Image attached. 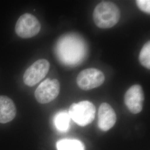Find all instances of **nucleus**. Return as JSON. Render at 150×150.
<instances>
[{
	"label": "nucleus",
	"instance_id": "11",
	"mask_svg": "<svg viewBox=\"0 0 150 150\" xmlns=\"http://www.w3.org/2000/svg\"><path fill=\"white\" fill-rule=\"evenodd\" d=\"M70 117L69 113L65 112L58 113L54 119L56 127L60 131L65 132L68 130L70 125Z\"/></svg>",
	"mask_w": 150,
	"mask_h": 150
},
{
	"label": "nucleus",
	"instance_id": "9",
	"mask_svg": "<svg viewBox=\"0 0 150 150\" xmlns=\"http://www.w3.org/2000/svg\"><path fill=\"white\" fill-rule=\"evenodd\" d=\"M17 112L16 106L10 98L0 96V123H6L13 120Z\"/></svg>",
	"mask_w": 150,
	"mask_h": 150
},
{
	"label": "nucleus",
	"instance_id": "8",
	"mask_svg": "<svg viewBox=\"0 0 150 150\" xmlns=\"http://www.w3.org/2000/svg\"><path fill=\"white\" fill-rule=\"evenodd\" d=\"M117 116L115 111L108 103H102L98 110V126L103 131H107L115 125Z\"/></svg>",
	"mask_w": 150,
	"mask_h": 150
},
{
	"label": "nucleus",
	"instance_id": "13",
	"mask_svg": "<svg viewBox=\"0 0 150 150\" xmlns=\"http://www.w3.org/2000/svg\"><path fill=\"white\" fill-rule=\"evenodd\" d=\"M136 4L141 11L147 14H150V0H137L136 1Z\"/></svg>",
	"mask_w": 150,
	"mask_h": 150
},
{
	"label": "nucleus",
	"instance_id": "10",
	"mask_svg": "<svg viewBox=\"0 0 150 150\" xmlns=\"http://www.w3.org/2000/svg\"><path fill=\"white\" fill-rule=\"evenodd\" d=\"M57 150H85L82 142L77 139H64L57 143Z\"/></svg>",
	"mask_w": 150,
	"mask_h": 150
},
{
	"label": "nucleus",
	"instance_id": "4",
	"mask_svg": "<svg viewBox=\"0 0 150 150\" xmlns=\"http://www.w3.org/2000/svg\"><path fill=\"white\" fill-rule=\"evenodd\" d=\"M105 75L101 71L95 68L82 70L76 79L77 84L83 90H90L101 86L105 81Z\"/></svg>",
	"mask_w": 150,
	"mask_h": 150
},
{
	"label": "nucleus",
	"instance_id": "6",
	"mask_svg": "<svg viewBox=\"0 0 150 150\" xmlns=\"http://www.w3.org/2000/svg\"><path fill=\"white\" fill-rule=\"evenodd\" d=\"M60 85L57 79H47L36 88L35 96L38 102L42 104L52 101L59 95Z\"/></svg>",
	"mask_w": 150,
	"mask_h": 150
},
{
	"label": "nucleus",
	"instance_id": "12",
	"mask_svg": "<svg viewBox=\"0 0 150 150\" xmlns=\"http://www.w3.org/2000/svg\"><path fill=\"white\" fill-rule=\"evenodd\" d=\"M139 61L142 66L150 70V42L147 41L143 46L139 54Z\"/></svg>",
	"mask_w": 150,
	"mask_h": 150
},
{
	"label": "nucleus",
	"instance_id": "3",
	"mask_svg": "<svg viewBox=\"0 0 150 150\" xmlns=\"http://www.w3.org/2000/svg\"><path fill=\"white\" fill-rule=\"evenodd\" d=\"M41 24L38 18L30 13L20 16L16 22L15 31L20 38H29L37 35L41 30Z\"/></svg>",
	"mask_w": 150,
	"mask_h": 150
},
{
	"label": "nucleus",
	"instance_id": "7",
	"mask_svg": "<svg viewBox=\"0 0 150 150\" xmlns=\"http://www.w3.org/2000/svg\"><path fill=\"white\" fill-rule=\"evenodd\" d=\"M145 100L144 93L142 86L134 85L131 86L125 93L124 101L129 111L134 114L141 112Z\"/></svg>",
	"mask_w": 150,
	"mask_h": 150
},
{
	"label": "nucleus",
	"instance_id": "1",
	"mask_svg": "<svg viewBox=\"0 0 150 150\" xmlns=\"http://www.w3.org/2000/svg\"><path fill=\"white\" fill-rule=\"evenodd\" d=\"M121 12L114 3L103 1L98 4L93 13V18L97 26L100 28H110L118 23Z\"/></svg>",
	"mask_w": 150,
	"mask_h": 150
},
{
	"label": "nucleus",
	"instance_id": "5",
	"mask_svg": "<svg viewBox=\"0 0 150 150\" xmlns=\"http://www.w3.org/2000/svg\"><path fill=\"white\" fill-rule=\"evenodd\" d=\"M50 64L47 59H40L31 64L24 73L23 80L30 87L36 85L48 74Z\"/></svg>",
	"mask_w": 150,
	"mask_h": 150
},
{
	"label": "nucleus",
	"instance_id": "2",
	"mask_svg": "<svg viewBox=\"0 0 150 150\" xmlns=\"http://www.w3.org/2000/svg\"><path fill=\"white\" fill-rule=\"evenodd\" d=\"M96 113L95 105L88 101L72 103L69 108L70 118L80 126H86L94 120Z\"/></svg>",
	"mask_w": 150,
	"mask_h": 150
}]
</instances>
